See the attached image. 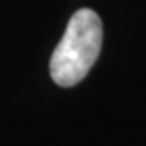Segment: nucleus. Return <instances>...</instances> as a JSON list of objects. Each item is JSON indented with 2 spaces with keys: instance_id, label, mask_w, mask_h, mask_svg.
I'll use <instances>...</instances> for the list:
<instances>
[{
  "instance_id": "obj_1",
  "label": "nucleus",
  "mask_w": 146,
  "mask_h": 146,
  "mask_svg": "<svg viewBox=\"0 0 146 146\" xmlns=\"http://www.w3.org/2000/svg\"><path fill=\"white\" fill-rule=\"evenodd\" d=\"M102 48V21L95 11L79 9L69 19L64 37L49 60V74L58 86H74L86 78Z\"/></svg>"
}]
</instances>
